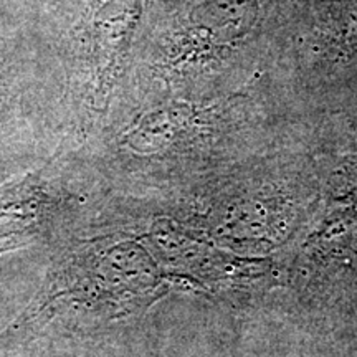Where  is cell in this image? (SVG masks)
Segmentation results:
<instances>
[{
    "mask_svg": "<svg viewBox=\"0 0 357 357\" xmlns=\"http://www.w3.org/2000/svg\"><path fill=\"white\" fill-rule=\"evenodd\" d=\"M321 202L314 155L305 144H288L144 205L141 217L169 218L238 255L265 258L289 250Z\"/></svg>",
    "mask_w": 357,
    "mask_h": 357,
    "instance_id": "cell-1",
    "label": "cell"
},
{
    "mask_svg": "<svg viewBox=\"0 0 357 357\" xmlns=\"http://www.w3.org/2000/svg\"><path fill=\"white\" fill-rule=\"evenodd\" d=\"M121 144L131 160L129 174L149 205L289 142L268 131L258 93L236 89L211 100H159Z\"/></svg>",
    "mask_w": 357,
    "mask_h": 357,
    "instance_id": "cell-2",
    "label": "cell"
},
{
    "mask_svg": "<svg viewBox=\"0 0 357 357\" xmlns=\"http://www.w3.org/2000/svg\"><path fill=\"white\" fill-rule=\"evenodd\" d=\"M278 258L281 283L270 306L307 331L349 336L357 324V204L323 200Z\"/></svg>",
    "mask_w": 357,
    "mask_h": 357,
    "instance_id": "cell-3",
    "label": "cell"
},
{
    "mask_svg": "<svg viewBox=\"0 0 357 357\" xmlns=\"http://www.w3.org/2000/svg\"><path fill=\"white\" fill-rule=\"evenodd\" d=\"M146 220V243L174 291L205 298L236 314L271 305L281 283L278 257L238 255L169 218Z\"/></svg>",
    "mask_w": 357,
    "mask_h": 357,
    "instance_id": "cell-4",
    "label": "cell"
},
{
    "mask_svg": "<svg viewBox=\"0 0 357 357\" xmlns=\"http://www.w3.org/2000/svg\"><path fill=\"white\" fill-rule=\"evenodd\" d=\"M257 0H211L200 3L174 30L153 63V79L164 89L160 100H211L218 78L252 33Z\"/></svg>",
    "mask_w": 357,
    "mask_h": 357,
    "instance_id": "cell-5",
    "label": "cell"
},
{
    "mask_svg": "<svg viewBox=\"0 0 357 357\" xmlns=\"http://www.w3.org/2000/svg\"><path fill=\"white\" fill-rule=\"evenodd\" d=\"M316 86H341L357 78V0H324L305 58Z\"/></svg>",
    "mask_w": 357,
    "mask_h": 357,
    "instance_id": "cell-6",
    "label": "cell"
},
{
    "mask_svg": "<svg viewBox=\"0 0 357 357\" xmlns=\"http://www.w3.org/2000/svg\"><path fill=\"white\" fill-rule=\"evenodd\" d=\"M333 101L306 147L312 154L357 149V78L334 88Z\"/></svg>",
    "mask_w": 357,
    "mask_h": 357,
    "instance_id": "cell-7",
    "label": "cell"
},
{
    "mask_svg": "<svg viewBox=\"0 0 357 357\" xmlns=\"http://www.w3.org/2000/svg\"><path fill=\"white\" fill-rule=\"evenodd\" d=\"M312 155L318 169L323 200L357 204V149Z\"/></svg>",
    "mask_w": 357,
    "mask_h": 357,
    "instance_id": "cell-8",
    "label": "cell"
},
{
    "mask_svg": "<svg viewBox=\"0 0 357 357\" xmlns=\"http://www.w3.org/2000/svg\"><path fill=\"white\" fill-rule=\"evenodd\" d=\"M349 336H351V337H354V339H356V341H357V324L354 326V329H352V331H351V334H349Z\"/></svg>",
    "mask_w": 357,
    "mask_h": 357,
    "instance_id": "cell-9",
    "label": "cell"
}]
</instances>
